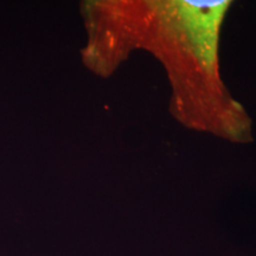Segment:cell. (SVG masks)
<instances>
[{"label": "cell", "mask_w": 256, "mask_h": 256, "mask_svg": "<svg viewBox=\"0 0 256 256\" xmlns=\"http://www.w3.org/2000/svg\"><path fill=\"white\" fill-rule=\"evenodd\" d=\"M228 0L86 2L84 66L108 76L133 49L164 64L172 84V112L188 127L235 142L252 140V122L220 76V28Z\"/></svg>", "instance_id": "6da1fadb"}]
</instances>
